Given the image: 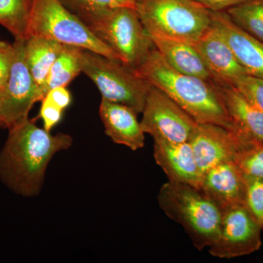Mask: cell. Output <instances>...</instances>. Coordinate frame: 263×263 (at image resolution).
Returning <instances> with one entry per match:
<instances>
[{
  "mask_svg": "<svg viewBox=\"0 0 263 263\" xmlns=\"http://www.w3.org/2000/svg\"><path fill=\"white\" fill-rule=\"evenodd\" d=\"M72 144V138L69 135H52L37 127L34 119H28L9 129L0 151V179L21 196H37L50 161Z\"/></svg>",
  "mask_w": 263,
  "mask_h": 263,
  "instance_id": "1",
  "label": "cell"
},
{
  "mask_svg": "<svg viewBox=\"0 0 263 263\" xmlns=\"http://www.w3.org/2000/svg\"><path fill=\"white\" fill-rule=\"evenodd\" d=\"M137 71L176 102L197 124L211 123L238 134L242 133L227 113L212 80H203L174 70L156 48Z\"/></svg>",
  "mask_w": 263,
  "mask_h": 263,
  "instance_id": "2",
  "label": "cell"
},
{
  "mask_svg": "<svg viewBox=\"0 0 263 263\" xmlns=\"http://www.w3.org/2000/svg\"><path fill=\"white\" fill-rule=\"evenodd\" d=\"M234 162L247 177L263 180V141L243 136Z\"/></svg>",
  "mask_w": 263,
  "mask_h": 263,
  "instance_id": "23",
  "label": "cell"
},
{
  "mask_svg": "<svg viewBox=\"0 0 263 263\" xmlns=\"http://www.w3.org/2000/svg\"><path fill=\"white\" fill-rule=\"evenodd\" d=\"M245 135L218 124H197L188 142L202 174L217 164L234 162Z\"/></svg>",
  "mask_w": 263,
  "mask_h": 263,
  "instance_id": "11",
  "label": "cell"
},
{
  "mask_svg": "<svg viewBox=\"0 0 263 263\" xmlns=\"http://www.w3.org/2000/svg\"><path fill=\"white\" fill-rule=\"evenodd\" d=\"M227 13L238 27L263 43V0H248Z\"/></svg>",
  "mask_w": 263,
  "mask_h": 263,
  "instance_id": "22",
  "label": "cell"
},
{
  "mask_svg": "<svg viewBox=\"0 0 263 263\" xmlns=\"http://www.w3.org/2000/svg\"><path fill=\"white\" fill-rule=\"evenodd\" d=\"M208 10L213 12L227 11L232 7L248 0H195Z\"/></svg>",
  "mask_w": 263,
  "mask_h": 263,
  "instance_id": "30",
  "label": "cell"
},
{
  "mask_svg": "<svg viewBox=\"0 0 263 263\" xmlns=\"http://www.w3.org/2000/svg\"><path fill=\"white\" fill-rule=\"evenodd\" d=\"M156 49L174 70L211 81L213 78L193 43L176 38L148 34Z\"/></svg>",
  "mask_w": 263,
  "mask_h": 263,
  "instance_id": "17",
  "label": "cell"
},
{
  "mask_svg": "<svg viewBox=\"0 0 263 263\" xmlns=\"http://www.w3.org/2000/svg\"><path fill=\"white\" fill-rule=\"evenodd\" d=\"M45 98H48L50 101L63 110L68 108L72 102V96L70 91L65 86H60L50 90Z\"/></svg>",
  "mask_w": 263,
  "mask_h": 263,
  "instance_id": "29",
  "label": "cell"
},
{
  "mask_svg": "<svg viewBox=\"0 0 263 263\" xmlns=\"http://www.w3.org/2000/svg\"><path fill=\"white\" fill-rule=\"evenodd\" d=\"M64 45L38 36H30L25 41L26 62L33 79L39 86L42 100L45 98V85L50 70Z\"/></svg>",
  "mask_w": 263,
  "mask_h": 263,
  "instance_id": "19",
  "label": "cell"
},
{
  "mask_svg": "<svg viewBox=\"0 0 263 263\" xmlns=\"http://www.w3.org/2000/svg\"><path fill=\"white\" fill-rule=\"evenodd\" d=\"M78 17L121 61L136 70L156 48L134 8H108Z\"/></svg>",
  "mask_w": 263,
  "mask_h": 263,
  "instance_id": "4",
  "label": "cell"
},
{
  "mask_svg": "<svg viewBox=\"0 0 263 263\" xmlns=\"http://www.w3.org/2000/svg\"><path fill=\"white\" fill-rule=\"evenodd\" d=\"M245 206L263 229V180L247 177Z\"/></svg>",
  "mask_w": 263,
  "mask_h": 263,
  "instance_id": "25",
  "label": "cell"
},
{
  "mask_svg": "<svg viewBox=\"0 0 263 263\" xmlns=\"http://www.w3.org/2000/svg\"><path fill=\"white\" fill-rule=\"evenodd\" d=\"M81 72L100 91L102 98L122 104L141 114L152 84L121 60L82 48Z\"/></svg>",
  "mask_w": 263,
  "mask_h": 263,
  "instance_id": "6",
  "label": "cell"
},
{
  "mask_svg": "<svg viewBox=\"0 0 263 263\" xmlns=\"http://www.w3.org/2000/svg\"><path fill=\"white\" fill-rule=\"evenodd\" d=\"M200 190L222 212L233 205L245 204L246 176L234 162H224L202 175Z\"/></svg>",
  "mask_w": 263,
  "mask_h": 263,
  "instance_id": "12",
  "label": "cell"
},
{
  "mask_svg": "<svg viewBox=\"0 0 263 263\" xmlns=\"http://www.w3.org/2000/svg\"><path fill=\"white\" fill-rule=\"evenodd\" d=\"M26 40H15L14 58L8 81L0 88V127L10 129L29 119L34 103L42 101L41 90L25 58Z\"/></svg>",
  "mask_w": 263,
  "mask_h": 263,
  "instance_id": "8",
  "label": "cell"
},
{
  "mask_svg": "<svg viewBox=\"0 0 263 263\" xmlns=\"http://www.w3.org/2000/svg\"><path fill=\"white\" fill-rule=\"evenodd\" d=\"M32 0H0V25L15 40L29 37V20Z\"/></svg>",
  "mask_w": 263,
  "mask_h": 263,
  "instance_id": "21",
  "label": "cell"
},
{
  "mask_svg": "<svg viewBox=\"0 0 263 263\" xmlns=\"http://www.w3.org/2000/svg\"><path fill=\"white\" fill-rule=\"evenodd\" d=\"M211 25L220 32L249 75L263 79V43L238 27L227 11H211Z\"/></svg>",
  "mask_w": 263,
  "mask_h": 263,
  "instance_id": "13",
  "label": "cell"
},
{
  "mask_svg": "<svg viewBox=\"0 0 263 263\" xmlns=\"http://www.w3.org/2000/svg\"><path fill=\"white\" fill-rule=\"evenodd\" d=\"M82 48L64 45L63 49L52 65L45 85V97L50 90L68 86L81 72V53Z\"/></svg>",
  "mask_w": 263,
  "mask_h": 263,
  "instance_id": "20",
  "label": "cell"
},
{
  "mask_svg": "<svg viewBox=\"0 0 263 263\" xmlns=\"http://www.w3.org/2000/svg\"><path fill=\"white\" fill-rule=\"evenodd\" d=\"M227 113L240 130L263 141V112L233 85L212 81Z\"/></svg>",
  "mask_w": 263,
  "mask_h": 263,
  "instance_id": "18",
  "label": "cell"
},
{
  "mask_svg": "<svg viewBox=\"0 0 263 263\" xmlns=\"http://www.w3.org/2000/svg\"><path fill=\"white\" fill-rule=\"evenodd\" d=\"M154 157L169 181L200 189L202 174L189 142L154 139Z\"/></svg>",
  "mask_w": 263,
  "mask_h": 263,
  "instance_id": "14",
  "label": "cell"
},
{
  "mask_svg": "<svg viewBox=\"0 0 263 263\" xmlns=\"http://www.w3.org/2000/svg\"><path fill=\"white\" fill-rule=\"evenodd\" d=\"M14 52L13 43L0 41V88L4 86L9 78Z\"/></svg>",
  "mask_w": 263,
  "mask_h": 263,
  "instance_id": "28",
  "label": "cell"
},
{
  "mask_svg": "<svg viewBox=\"0 0 263 263\" xmlns=\"http://www.w3.org/2000/svg\"><path fill=\"white\" fill-rule=\"evenodd\" d=\"M141 114L142 128L154 139L188 142L197 124L176 102L153 85L148 90Z\"/></svg>",
  "mask_w": 263,
  "mask_h": 263,
  "instance_id": "9",
  "label": "cell"
},
{
  "mask_svg": "<svg viewBox=\"0 0 263 263\" xmlns=\"http://www.w3.org/2000/svg\"><path fill=\"white\" fill-rule=\"evenodd\" d=\"M41 103L39 117L43 120V128L46 130L51 132L55 126L61 122L65 110L59 108L46 98H43Z\"/></svg>",
  "mask_w": 263,
  "mask_h": 263,
  "instance_id": "27",
  "label": "cell"
},
{
  "mask_svg": "<svg viewBox=\"0 0 263 263\" xmlns=\"http://www.w3.org/2000/svg\"><path fill=\"white\" fill-rule=\"evenodd\" d=\"M164 214L183 227L194 247L201 251L217 239L221 212L199 188L167 181L157 195Z\"/></svg>",
  "mask_w": 263,
  "mask_h": 263,
  "instance_id": "3",
  "label": "cell"
},
{
  "mask_svg": "<svg viewBox=\"0 0 263 263\" xmlns=\"http://www.w3.org/2000/svg\"><path fill=\"white\" fill-rule=\"evenodd\" d=\"M62 5L77 15L108 8H134L133 0H60Z\"/></svg>",
  "mask_w": 263,
  "mask_h": 263,
  "instance_id": "24",
  "label": "cell"
},
{
  "mask_svg": "<svg viewBox=\"0 0 263 263\" xmlns=\"http://www.w3.org/2000/svg\"><path fill=\"white\" fill-rule=\"evenodd\" d=\"M147 34L196 42L211 26V11L195 0H133Z\"/></svg>",
  "mask_w": 263,
  "mask_h": 263,
  "instance_id": "5",
  "label": "cell"
},
{
  "mask_svg": "<svg viewBox=\"0 0 263 263\" xmlns=\"http://www.w3.org/2000/svg\"><path fill=\"white\" fill-rule=\"evenodd\" d=\"M245 97L251 103L263 112V79L255 76H240L231 84Z\"/></svg>",
  "mask_w": 263,
  "mask_h": 263,
  "instance_id": "26",
  "label": "cell"
},
{
  "mask_svg": "<svg viewBox=\"0 0 263 263\" xmlns=\"http://www.w3.org/2000/svg\"><path fill=\"white\" fill-rule=\"evenodd\" d=\"M261 227L245 204L221 212L220 228L209 253L221 259H233L258 251L262 245Z\"/></svg>",
  "mask_w": 263,
  "mask_h": 263,
  "instance_id": "10",
  "label": "cell"
},
{
  "mask_svg": "<svg viewBox=\"0 0 263 263\" xmlns=\"http://www.w3.org/2000/svg\"><path fill=\"white\" fill-rule=\"evenodd\" d=\"M30 36L48 38L119 60L60 0H32L29 27V37Z\"/></svg>",
  "mask_w": 263,
  "mask_h": 263,
  "instance_id": "7",
  "label": "cell"
},
{
  "mask_svg": "<svg viewBox=\"0 0 263 263\" xmlns=\"http://www.w3.org/2000/svg\"><path fill=\"white\" fill-rule=\"evenodd\" d=\"M193 45L212 74V80L231 84L240 76L249 74L220 32L213 26Z\"/></svg>",
  "mask_w": 263,
  "mask_h": 263,
  "instance_id": "15",
  "label": "cell"
},
{
  "mask_svg": "<svg viewBox=\"0 0 263 263\" xmlns=\"http://www.w3.org/2000/svg\"><path fill=\"white\" fill-rule=\"evenodd\" d=\"M99 114L105 133L117 144L133 151L143 148L145 134L138 114L133 109L102 98Z\"/></svg>",
  "mask_w": 263,
  "mask_h": 263,
  "instance_id": "16",
  "label": "cell"
}]
</instances>
